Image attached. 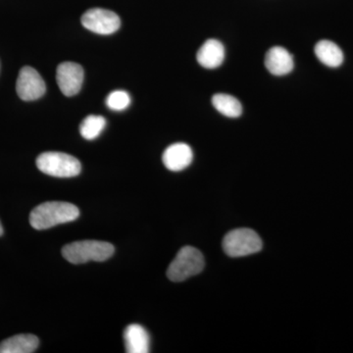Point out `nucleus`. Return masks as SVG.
Instances as JSON below:
<instances>
[{
  "mask_svg": "<svg viewBox=\"0 0 353 353\" xmlns=\"http://www.w3.org/2000/svg\"><path fill=\"white\" fill-rule=\"evenodd\" d=\"M79 216V208L69 202H44L32 211L30 214V224L34 229L41 231L57 225L73 222L78 219Z\"/></svg>",
  "mask_w": 353,
  "mask_h": 353,
  "instance_id": "nucleus-1",
  "label": "nucleus"
},
{
  "mask_svg": "<svg viewBox=\"0 0 353 353\" xmlns=\"http://www.w3.org/2000/svg\"><path fill=\"white\" fill-rule=\"evenodd\" d=\"M114 252L115 248L113 245L101 241H75L62 248L64 259L73 264L106 261L112 256Z\"/></svg>",
  "mask_w": 353,
  "mask_h": 353,
  "instance_id": "nucleus-2",
  "label": "nucleus"
},
{
  "mask_svg": "<svg viewBox=\"0 0 353 353\" xmlns=\"http://www.w3.org/2000/svg\"><path fill=\"white\" fill-rule=\"evenodd\" d=\"M204 268L202 253L192 246H183L169 265L167 277L172 282H183L201 273Z\"/></svg>",
  "mask_w": 353,
  "mask_h": 353,
  "instance_id": "nucleus-3",
  "label": "nucleus"
},
{
  "mask_svg": "<svg viewBox=\"0 0 353 353\" xmlns=\"http://www.w3.org/2000/svg\"><path fill=\"white\" fill-rule=\"evenodd\" d=\"M39 170L48 176L71 178L78 176L82 165L76 157L63 152H43L37 158Z\"/></svg>",
  "mask_w": 353,
  "mask_h": 353,
  "instance_id": "nucleus-4",
  "label": "nucleus"
},
{
  "mask_svg": "<svg viewBox=\"0 0 353 353\" xmlns=\"http://www.w3.org/2000/svg\"><path fill=\"white\" fill-rule=\"evenodd\" d=\"M262 246L263 243L256 232L248 228L233 230L223 240V250L231 257L254 254L262 250Z\"/></svg>",
  "mask_w": 353,
  "mask_h": 353,
  "instance_id": "nucleus-5",
  "label": "nucleus"
},
{
  "mask_svg": "<svg viewBox=\"0 0 353 353\" xmlns=\"http://www.w3.org/2000/svg\"><path fill=\"white\" fill-rule=\"evenodd\" d=\"M82 24L88 31L99 34H111L117 32L121 20L117 14L102 8H92L82 16Z\"/></svg>",
  "mask_w": 353,
  "mask_h": 353,
  "instance_id": "nucleus-6",
  "label": "nucleus"
},
{
  "mask_svg": "<svg viewBox=\"0 0 353 353\" xmlns=\"http://www.w3.org/2000/svg\"><path fill=\"white\" fill-rule=\"evenodd\" d=\"M16 90L22 101H32L41 99L46 94V85L37 70L26 66L21 69Z\"/></svg>",
  "mask_w": 353,
  "mask_h": 353,
  "instance_id": "nucleus-7",
  "label": "nucleus"
},
{
  "mask_svg": "<svg viewBox=\"0 0 353 353\" xmlns=\"http://www.w3.org/2000/svg\"><path fill=\"white\" fill-rule=\"evenodd\" d=\"M83 78V67L74 62H64L57 67V81L62 94L74 97L82 88Z\"/></svg>",
  "mask_w": 353,
  "mask_h": 353,
  "instance_id": "nucleus-8",
  "label": "nucleus"
},
{
  "mask_svg": "<svg viewBox=\"0 0 353 353\" xmlns=\"http://www.w3.org/2000/svg\"><path fill=\"white\" fill-rule=\"evenodd\" d=\"M194 159L192 148L187 143H176L165 150L162 161L168 170L182 171L189 167Z\"/></svg>",
  "mask_w": 353,
  "mask_h": 353,
  "instance_id": "nucleus-9",
  "label": "nucleus"
},
{
  "mask_svg": "<svg viewBox=\"0 0 353 353\" xmlns=\"http://www.w3.org/2000/svg\"><path fill=\"white\" fill-rule=\"evenodd\" d=\"M265 66L275 76H285L294 69V63L289 51L281 46H274L266 53Z\"/></svg>",
  "mask_w": 353,
  "mask_h": 353,
  "instance_id": "nucleus-10",
  "label": "nucleus"
},
{
  "mask_svg": "<svg viewBox=\"0 0 353 353\" xmlns=\"http://www.w3.org/2000/svg\"><path fill=\"white\" fill-rule=\"evenodd\" d=\"M196 59L204 68H218L225 59L224 46L217 39H208L199 48Z\"/></svg>",
  "mask_w": 353,
  "mask_h": 353,
  "instance_id": "nucleus-11",
  "label": "nucleus"
},
{
  "mask_svg": "<svg viewBox=\"0 0 353 353\" xmlns=\"http://www.w3.org/2000/svg\"><path fill=\"white\" fill-rule=\"evenodd\" d=\"M124 341L128 353H148L150 352V334L141 325H129L124 332Z\"/></svg>",
  "mask_w": 353,
  "mask_h": 353,
  "instance_id": "nucleus-12",
  "label": "nucleus"
},
{
  "mask_svg": "<svg viewBox=\"0 0 353 353\" xmlns=\"http://www.w3.org/2000/svg\"><path fill=\"white\" fill-rule=\"evenodd\" d=\"M38 336L32 334H20L0 343V353H32L38 350Z\"/></svg>",
  "mask_w": 353,
  "mask_h": 353,
  "instance_id": "nucleus-13",
  "label": "nucleus"
},
{
  "mask_svg": "<svg viewBox=\"0 0 353 353\" xmlns=\"http://www.w3.org/2000/svg\"><path fill=\"white\" fill-rule=\"evenodd\" d=\"M315 54L318 59L331 68L340 67L343 62V53L340 46L331 41H320L315 46Z\"/></svg>",
  "mask_w": 353,
  "mask_h": 353,
  "instance_id": "nucleus-14",
  "label": "nucleus"
},
{
  "mask_svg": "<svg viewBox=\"0 0 353 353\" xmlns=\"http://www.w3.org/2000/svg\"><path fill=\"white\" fill-rule=\"evenodd\" d=\"M212 104L216 110L229 118L240 117L243 113L241 102L230 94H217L212 97Z\"/></svg>",
  "mask_w": 353,
  "mask_h": 353,
  "instance_id": "nucleus-15",
  "label": "nucleus"
},
{
  "mask_svg": "<svg viewBox=\"0 0 353 353\" xmlns=\"http://www.w3.org/2000/svg\"><path fill=\"white\" fill-rule=\"evenodd\" d=\"M106 126L105 118L99 115H90L83 119L80 126L81 136L88 141L99 138Z\"/></svg>",
  "mask_w": 353,
  "mask_h": 353,
  "instance_id": "nucleus-16",
  "label": "nucleus"
},
{
  "mask_svg": "<svg viewBox=\"0 0 353 353\" xmlns=\"http://www.w3.org/2000/svg\"><path fill=\"white\" fill-rule=\"evenodd\" d=\"M108 108L113 111H123L131 104V97L125 90H114L106 99Z\"/></svg>",
  "mask_w": 353,
  "mask_h": 353,
  "instance_id": "nucleus-17",
  "label": "nucleus"
},
{
  "mask_svg": "<svg viewBox=\"0 0 353 353\" xmlns=\"http://www.w3.org/2000/svg\"><path fill=\"white\" fill-rule=\"evenodd\" d=\"M3 234V227H2L1 222H0V236Z\"/></svg>",
  "mask_w": 353,
  "mask_h": 353,
  "instance_id": "nucleus-18",
  "label": "nucleus"
}]
</instances>
